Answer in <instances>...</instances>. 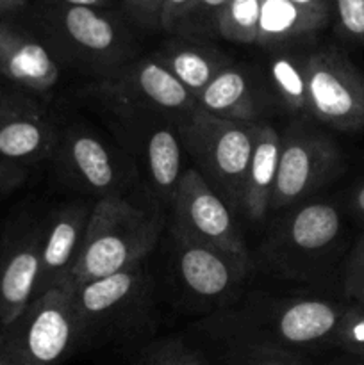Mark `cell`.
I'll list each match as a JSON object with an SVG mask.
<instances>
[{"instance_id":"cb8c5ba5","label":"cell","mask_w":364,"mask_h":365,"mask_svg":"<svg viewBox=\"0 0 364 365\" xmlns=\"http://www.w3.org/2000/svg\"><path fill=\"white\" fill-rule=\"evenodd\" d=\"M128 365H213L200 346L182 337H163L139 348Z\"/></svg>"},{"instance_id":"d6a6232c","label":"cell","mask_w":364,"mask_h":365,"mask_svg":"<svg viewBox=\"0 0 364 365\" xmlns=\"http://www.w3.org/2000/svg\"><path fill=\"white\" fill-rule=\"evenodd\" d=\"M348 207L350 210H352V214H355L357 217L364 220V180H360L359 184L350 191Z\"/></svg>"},{"instance_id":"d590c367","label":"cell","mask_w":364,"mask_h":365,"mask_svg":"<svg viewBox=\"0 0 364 365\" xmlns=\"http://www.w3.org/2000/svg\"><path fill=\"white\" fill-rule=\"evenodd\" d=\"M27 6V0H0V14L16 13Z\"/></svg>"},{"instance_id":"9a60e30c","label":"cell","mask_w":364,"mask_h":365,"mask_svg":"<svg viewBox=\"0 0 364 365\" xmlns=\"http://www.w3.org/2000/svg\"><path fill=\"white\" fill-rule=\"evenodd\" d=\"M128 143L141 159L153 196L170 207L184 175V146L177 121L166 116L123 118Z\"/></svg>"},{"instance_id":"7a4b0ae2","label":"cell","mask_w":364,"mask_h":365,"mask_svg":"<svg viewBox=\"0 0 364 365\" xmlns=\"http://www.w3.org/2000/svg\"><path fill=\"white\" fill-rule=\"evenodd\" d=\"M164 227V205L156 196L134 191L96 200L66 287L109 277L148 259Z\"/></svg>"},{"instance_id":"7402d4cb","label":"cell","mask_w":364,"mask_h":365,"mask_svg":"<svg viewBox=\"0 0 364 365\" xmlns=\"http://www.w3.org/2000/svg\"><path fill=\"white\" fill-rule=\"evenodd\" d=\"M330 16L295 6L288 0H261L259 31L256 45L280 50L293 41L316 34L325 29Z\"/></svg>"},{"instance_id":"f1b7e54d","label":"cell","mask_w":364,"mask_h":365,"mask_svg":"<svg viewBox=\"0 0 364 365\" xmlns=\"http://www.w3.org/2000/svg\"><path fill=\"white\" fill-rule=\"evenodd\" d=\"M166 0H123L125 11L138 25L146 29L161 27V11Z\"/></svg>"},{"instance_id":"484cf974","label":"cell","mask_w":364,"mask_h":365,"mask_svg":"<svg viewBox=\"0 0 364 365\" xmlns=\"http://www.w3.org/2000/svg\"><path fill=\"white\" fill-rule=\"evenodd\" d=\"M223 365H313L309 356L268 346L238 344L223 348Z\"/></svg>"},{"instance_id":"e0dca14e","label":"cell","mask_w":364,"mask_h":365,"mask_svg":"<svg viewBox=\"0 0 364 365\" xmlns=\"http://www.w3.org/2000/svg\"><path fill=\"white\" fill-rule=\"evenodd\" d=\"M91 207L71 202L54 209L43 220L39 242V278L34 298L54 287H66L68 274L77 260Z\"/></svg>"},{"instance_id":"ac0fdd59","label":"cell","mask_w":364,"mask_h":365,"mask_svg":"<svg viewBox=\"0 0 364 365\" xmlns=\"http://www.w3.org/2000/svg\"><path fill=\"white\" fill-rule=\"evenodd\" d=\"M56 56L27 32L0 24V81L27 93H45L59 81Z\"/></svg>"},{"instance_id":"8992f818","label":"cell","mask_w":364,"mask_h":365,"mask_svg":"<svg viewBox=\"0 0 364 365\" xmlns=\"http://www.w3.org/2000/svg\"><path fill=\"white\" fill-rule=\"evenodd\" d=\"M45 25L52 46L81 71L113 73L132 61V39L114 14L96 7H50Z\"/></svg>"},{"instance_id":"ba28073f","label":"cell","mask_w":364,"mask_h":365,"mask_svg":"<svg viewBox=\"0 0 364 365\" xmlns=\"http://www.w3.org/2000/svg\"><path fill=\"white\" fill-rule=\"evenodd\" d=\"M345 159L334 139L310 125L309 116L291 121L280 132V157L270 212L307 202L343 173Z\"/></svg>"},{"instance_id":"1f68e13d","label":"cell","mask_w":364,"mask_h":365,"mask_svg":"<svg viewBox=\"0 0 364 365\" xmlns=\"http://www.w3.org/2000/svg\"><path fill=\"white\" fill-rule=\"evenodd\" d=\"M195 0H166L161 11V29L166 32H177L178 25L189 13Z\"/></svg>"},{"instance_id":"4fadbf2b","label":"cell","mask_w":364,"mask_h":365,"mask_svg":"<svg viewBox=\"0 0 364 365\" xmlns=\"http://www.w3.org/2000/svg\"><path fill=\"white\" fill-rule=\"evenodd\" d=\"M173 269L182 291L198 303L232 302L253 266L252 257L232 255L170 230Z\"/></svg>"},{"instance_id":"74e56055","label":"cell","mask_w":364,"mask_h":365,"mask_svg":"<svg viewBox=\"0 0 364 365\" xmlns=\"http://www.w3.org/2000/svg\"><path fill=\"white\" fill-rule=\"evenodd\" d=\"M327 365H364V359H357V356H343V359H335L332 360L330 364Z\"/></svg>"},{"instance_id":"2e32d148","label":"cell","mask_w":364,"mask_h":365,"mask_svg":"<svg viewBox=\"0 0 364 365\" xmlns=\"http://www.w3.org/2000/svg\"><path fill=\"white\" fill-rule=\"evenodd\" d=\"M41 232L43 221H24L9 228L0 242V327L34 299Z\"/></svg>"},{"instance_id":"d4e9b609","label":"cell","mask_w":364,"mask_h":365,"mask_svg":"<svg viewBox=\"0 0 364 365\" xmlns=\"http://www.w3.org/2000/svg\"><path fill=\"white\" fill-rule=\"evenodd\" d=\"M259 16L261 0H228L216 18V32L227 41L256 45Z\"/></svg>"},{"instance_id":"6da1fadb","label":"cell","mask_w":364,"mask_h":365,"mask_svg":"<svg viewBox=\"0 0 364 365\" xmlns=\"http://www.w3.org/2000/svg\"><path fill=\"white\" fill-rule=\"evenodd\" d=\"M348 305L325 298L253 296L203 321L202 330L220 346L250 344L305 355L332 346Z\"/></svg>"},{"instance_id":"8d00e7d4","label":"cell","mask_w":364,"mask_h":365,"mask_svg":"<svg viewBox=\"0 0 364 365\" xmlns=\"http://www.w3.org/2000/svg\"><path fill=\"white\" fill-rule=\"evenodd\" d=\"M346 298L352 299L353 303H364V282H360L352 291L346 292Z\"/></svg>"},{"instance_id":"30bf717a","label":"cell","mask_w":364,"mask_h":365,"mask_svg":"<svg viewBox=\"0 0 364 365\" xmlns=\"http://www.w3.org/2000/svg\"><path fill=\"white\" fill-rule=\"evenodd\" d=\"M307 116L339 132L364 130V73L335 46L302 56Z\"/></svg>"},{"instance_id":"83f0119b","label":"cell","mask_w":364,"mask_h":365,"mask_svg":"<svg viewBox=\"0 0 364 365\" xmlns=\"http://www.w3.org/2000/svg\"><path fill=\"white\" fill-rule=\"evenodd\" d=\"M332 14L339 34L364 46V0H332Z\"/></svg>"},{"instance_id":"d6986e66","label":"cell","mask_w":364,"mask_h":365,"mask_svg":"<svg viewBox=\"0 0 364 365\" xmlns=\"http://www.w3.org/2000/svg\"><path fill=\"white\" fill-rule=\"evenodd\" d=\"M268 98L263 86L243 64L231 63L196 96V107L213 116L241 123L263 121Z\"/></svg>"},{"instance_id":"7c38bea8","label":"cell","mask_w":364,"mask_h":365,"mask_svg":"<svg viewBox=\"0 0 364 365\" xmlns=\"http://www.w3.org/2000/svg\"><path fill=\"white\" fill-rule=\"evenodd\" d=\"M168 209L171 212L170 230L200 245L250 259L245 237L234 221V210L195 168L184 171Z\"/></svg>"},{"instance_id":"ffe728a7","label":"cell","mask_w":364,"mask_h":365,"mask_svg":"<svg viewBox=\"0 0 364 365\" xmlns=\"http://www.w3.org/2000/svg\"><path fill=\"white\" fill-rule=\"evenodd\" d=\"M152 56L191 93L195 100L231 63L220 48L189 36L170 39Z\"/></svg>"},{"instance_id":"9c48e42d","label":"cell","mask_w":364,"mask_h":365,"mask_svg":"<svg viewBox=\"0 0 364 365\" xmlns=\"http://www.w3.org/2000/svg\"><path fill=\"white\" fill-rule=\"evenodd\" d=\"M52 159L66 185L96 200L134 192L131 160L88 125L59 128Z\"/></svg>"},{"instance_id":"e575fe53","label":"cell","mask_w":364,"mask_h":365,"mask_svg":"<svg viewBox=\"0 0 364 365\" xmlns=\"http://www.w3.org/2000/svg\"><path fill=\"white\" fill-rule=\"evenodd\" d=\"M52 7H96L103 9L111 0H46Z\"/></svg>"},{"instance_id":"44dd1931","label":"cell","mask_w":364,"mask_h":365,"mask_svg":"<svg viewBox=\"0 0 364 365\" xmlns=\"http://www.w3.org/2000/svg\"><path fill=\"white\" fill-rule=\"evenodd\" d=\"M278 157H280V132L273 125L261 121L257 125L252 159L246 171L241 205V214H245L252 223L263 221L270 212L271 195L277 180Z\"/></svg>"},{"instance_id":"836d02e7","label":"cell","mask_w":364,"mask_h":365,"mask_svg":"<svg viewBox=\"0 0 364 365\" xmlns=\"http://www.w3.org/2000/svg\"><path fill=\"white\" fill-rule=\"evenodd\" d=\"M288 2L332 18V0H288Z\"/></svg>"},{"instance_id":"8fae6325","label":"cell","mask_w":364,"mask_h":365,"mask_svg":"<svg viewBox=\"0 0 364 365\" xmlns=\"http://www.w3.org/2000/svg\"><path fill=\"white\" fill-rule=\"evenodd\" d=\"M95 93L121 118L166 116L177 121L196 107L191 93L153 56L128 61L102 77Z\"/></svg>"},{"instance_id":"f546056e","label":"cell","mask_w":364,"mask_h":365,"mask_svg":"<svg viewBox=\"0 0 364 365\" xmlns=\"http://www.w3.org/2000/svg\"><path fill=\"white\" fill-rule=\"evenodd\" d=\"M364 282V235L357 239L353 248L346 257L345 269H343V289L345 294L352 291L357 284Z\"/></svg>"},{"instance_id":"3957f363","label":"cell","mask_w":364,"mask_h":365,"mask_svg":"<svg viewBox=\"0 0 364 365\" xmlns=\"http://www.w3.org/2000/svg\"><path fill=\"white\" fill-rule=\"evenodd\" d=\"M148 259L71 289L79 353L127 344L152 324L153 278Z\"/></svg>"},{"instance_id":"f35d334b","label":"cell","mask_w":364,"mask_h":365,"mask_svg":"<svg viewBox=\"0 0 364 365\" xmlns=\"http://www.w3.org/2000/svg\"><path fill=\"white\" fill-rule=\"evenodd\" d=\"M0 365H14V364L11 362V360L7 359V356H4L2 353H0Z\"/></svg>"},{"instance_id":"5b68a950","label":"cell","mask_w":364,"mask_h":365,"mask_svg":"<svg viewBox=\"0 0 364 365\" xmlns=\"http://www.w3.org/2000/svg\"><path fill=\"white\" fill-rule=\"evenodd\" d=\"M0 353L14 365H63L79 355L70 287H54L0 327Z\"/></svg>"},{"instance_id":"4dcf8cb0","label":"cell","mask_w":364,"mask_h":365,"mask_svg":"<svg viewBox=\"0 0 364 365\" xmlns=\"http://www.w3.org/2000/svg\"><path fill=\"white\" fill-rule=\"evenodd\" d=\"M29 168L0 157V196L16 191L27 180Z\"/></svg>"},{"instance_id":"603a6c76","label":"cell","mask_w":364,"mask_h":365,"mask_svg":"<svg viewBox=\"0 0 364 365\" xmlns=\"http://www.w3.org/2000/svg\"><path fill=\"white\" fill-rule=\"evenodd\" d=\"M271 89L284 109L307 116V86L302 70V57L282 50H273L268 66Z\"/></svg>"},{"instance_id":"5bb4252c","label":"cell","mask_w":364,"mask_h":365,"mask_svg":"<svg viewBox=\"0 0 364 365\" xmlns=\"http://www.w3.org/2000/svg\"><path fill=\"white\" fill-rule=\"evenodd\" d=\"M59 127L27 91L0 89V157L21 166L52 159Z\"/></svg>"},{"instance_id":"277c9868","label":"cell","mask_w":364,"mask_h":365,"mask_svg":"<svg viewBox=\"0 0 364 365\" xmlns=\"http://www.w3.org/2000/svg\"><path fill=\"white\" fill-rule=\"evenodd\" d=\"M259 123L221 120L200 107L177 120L182 146L195 160V170L234 212H241Z\"/></svg>"},{"instance_id":"52a82bcc","label":"cell","mask_w":364,"mask_h":365,"mask_svg":"<svg viewBox=\"0 0 364 365\" xmlns=\"http://www.w3.org/2000/svg\"><path fill=\"white\" fill-rule=\"evenodd\" d=\"M343 230L341 210L325 200L291 207L261 246V260L285 278H307L334 250Z\"/></svg>"},{"instance_id":"4316f807","label":"cell","mask_w":364,"mask_h":365,"mask_svg":"<svg viewBox=\"0 0 364 365\" xmlns=\"http://www.w3.org/2000/svg\"><path fill=\"white\" fill-rule=\"evenodd\" d=\"M227 2L228 0H195L175 34L196 38L216 32V18Z\"/></svg>"}]
</instances>
